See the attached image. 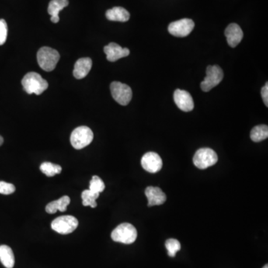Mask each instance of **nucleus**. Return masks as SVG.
Segmentation results:
<instances>
[{
  "label": "nucleus",
  "mask_w": 268,
  "mask_h": 268,
  "mask_svg": "<svg viewBox=\"0 0 268 268\" xmlns=\"http://www.w3.org/2000/svg\"><path fill=\"white\" fill-rule=\"evenodd\" d=\"M70 197L69 196H63L60 199L50 202L46 206V213L49 214H54L57 210L60 212H65L67 206L70 203Z\"/></svg>",
  "instance_id": "18"
},
{
  "label": "nucleus",
  "mask_w": 268,
  "mask_h": 268,
  "mask_svg": "<svg viewBox=\"0 0 268 268\" xmlns=\"http://www.w3.org/2000/svg\"><path fill=\"white\" fill-rule=\"evenodd\" d=\"M217 157L215 151L211 148H203L197 150L193 157V162L197 168L206 169L217 163Z\"/></svg>",
  "instance_id": "5"
},
{
  "label": "nucleus",
  "mask_w": 268,
  "mask_h": 268,
  "mask_svg": "<svg viewBox=\"0 0 268 268\" xmlns=\"http://www.w3.org/2000/svg\"><path fill=\"white\" fill-rule=\"evenodd\" d=\"M224 78V71L218 66H209L206 69V76L200 84L203 92H209L218 85Z\"/></svg>",
  "instance_id": "6"
},
{
  "label": "nucleus",
  "mask_w": 268,
  "mask_h": 268,
  "mask_svg": "<svg viewBox=\"0 0 268 268\" xmlns=\"http://www.w3.org/2000/svg\"><path fill=\"white\" fill-rule=\"evenodd\" d=\"M195 28V22L192 19H179L169 24L168 26V32L173 36L178 37H183L188 36Z\"/></svg>",
  "instance_id": "9"
},
{
  "label": "nucleus",
  "mask_w": 268,
  "mask_h": 268,
  "mask_svg": "<svg viewBox=\"0 0 268 268\" xmlns=\"http://www.w3.org/2000/svg\"><path fill=\"white\" fill-rule=\"evenodd\" d=\"M4 140L2 138V136H0V146L2 145L3 144Z\"/></svg>",
  "instance_id": "28"
},
{
  "label": "nucleus",
  "mask_w": 268,
  "mask_h": 268,
  "mask_svg": "<svg viewBox=\"0 0 268 268\" xmlns=\"http://www.w3.org/2000/svg\"><path fill=\"white\" fill-rule=\"evenodd\" d=\"M104 52L106 54L107 59L110 62H115L130 54V50L127 48L121 47L119 44L115 43H110L105 46Z\"/></svg>",
  "instance_id": "12"
},
{
  "label": "nucleus",
  "mask_w": 268,
  "mask_h": 268,
  "mask_svg": "<svg viewBox=\"0 0 268 268\" xmlns=\"http://www.w3.org/2000/svg\"><path fill=\"white\" fill-rule=\"evenodd\" d=\"M36 58L42 70L46 71H52L55 69L60 60V54L57 50L47 46H43L37 52Z\"/></svg>",
  "instance_id": "2"
},
{
  "label": "nucleus",
  "mask_w": 268,
  "mask_h": 268,
  "mask_svg": "<svg viewBox=\"0 0 268 268\" xmlns=\"http://www.w3.org/2000/svg\"><path fill=\"white\" fill-rule=\"evenodd\" d=\"M40 171L47 177H54L55 175L61 173L62 168L57 164L52 163L50 162H44L40 165Z\"/></svg>",
  "instance_id": "21"
},
{
  "label": "nucleus",
  "mask_w": 268,
  "mask_h": 268,
  "mask_svg": "<svg viewBox=\"0 0 268 268\" xmlns=\"http://www.w3.org/2000/svg\"><path fill=\"white\" fill-rule=\"evenodd\" d=\"M165 248L168 250V254L171 257H175L177 252L180 250L181 245L179 241L174 238H170L165 241Z\"/></svg>",
  "instance_id": "23"
},
{
  "label": "nucleus",
  "mask_w": 268,
  "mask_h": 268,
  "mask_svg": "<svg viewBox=\"0 0 268 268\" xmlns=\"http://www.w3.org/2000/svg\"><path fill=\"white\" fill-rule=\"evenodd\" d=\"M92 61L89 57L78 59L75 64L73 75L77 79H82L89 74L92 68Z\"/></svg>",
  "instance_id": "15"
},
{
  "label": "nucleus",
  "mask_w": 268,
  "mask_h": 268,
  "mask_svg": "<svg viewBox=\"0 0 268 268\" xmlns=\"http://www.w3.org/2000/svg\"><path fill=\"white\" fill-rule=\"evenodd\" d=\"M111 238L116 242L125 245L133 244L137 240V229L128 223L119 224L111 233Z\"/></svg>",
  "instance_id": "3"
},
{
  "label": "nucleus",
  "mask_w": 268,
  "mask_h": 268,
  "mask_svg": "<svg viewBox=\"0 0 268 268\" xmlns=\"http://www.w3.org/2000/svg\"><path fill=\"white\" fill-rule=\"evenodd\" d=\"M8 26L5 19H0V46H2L7 40Z\"/></svg>",
  "instance_id": "25"
},
{
  "label": "nucleus",
  "mask_w": 268,
  "mask_h": 268,
  "mask_svg": "<svg viewBox=\"0 0 268 268\" xmlns=\"http://www.w3.org/2000/svg\"><path fill=\"white\" fill-rule=\"evenodd\" d=\"M0 262L6 268H13L15 266V255L10 247L7 245L0 246Z\"/></svg>",
  "instance_id": "19"
},
{
  "label": "nucleus",
  "mask_w": 268,
  "mask_h": 268,
  "mask_svg": "<svg viewBox=\"0 0 268 268\" xmlns=\"http://www.w3.org/2000/svg\"><path fill=\"white\" fill-rule=\"evenodd\" d=\"M146 197L148 198V206H159L163 204L166 200V196L159 187L148 186L144 191Z\"/></svg>",
  "instance_id": "13"
},
{
  "label": "nucleus",
  "mask_w": 268,
  "mask_h": 268,
  "mask_svg": "<svg viewBox=\"0 0 268 268\" xmlns=\"http://www.w3.org/2000/svg\"><path fill=\"white\" fill-rule=\"evenodd\" d=\"M100 194L93 193L89 189L84 190L81 194V198L83 200V205L84 206H91L95 208L97 206L96 200L99 198Z\"/></svg>",
  "instance_id": "22"
},
{
  "label": "nucleus",
  "mask_w": 268,
  "mask_h": 268,
  "mask_svg": "<svg viewBox=\"0 0 268 268\" xmlns=\"http://www.w3.org/2000/svg\"><path fill=\"white\" fill-rule=\"evenodd\" d=\"M225 36L229 46L234 48L239 44L243 39L244 34L238 24L231 23L226 29Z\"/></svg>",
  "instance_id": "14"
},
{
  "label": "nucleus",
  "mask_w": 268,
  "mask_h": 268,
  "mask_svg": "<svg viewBox=\"0 0 268 268\" xmlns=\"http://www.w3.org/2000/svg\"><path fill=\"white\" fill-rule=\"evenodd\" d=\"M142 166L149 173H157L162 167V161L159 154L148 152L143 155L141 161Z\"/></svg>",
  "instance_id": "10"
},
{
  "label": "nucleus",
  "mask_w": 268,
  "mask_h": 268,
  "mask_svg": "<svg viewBox=\"0 0 268 268\" xmlns=\"http://www.w3.org/2000/svg\"><path fill=\"white\" fill-rule=\"evenodd\" d=\"M16 190V188L11 183L4 182V181H0V194L2 195H11L14 193Z\"/></svg>",
  "instance_id": "26"
},
{
  "label": "nucleus",
  "mask_w": 268,
  "mask_h": 268,
  "mask_svg": "<svg viewBox=\"0 0 268 268\" xmlns=\"http://www.w3.org/2000/svg\"><path fill=\"white\" fill-rule=\"evenodd\" d=\"M110 91L114 100L119 105L126 106L132 99L131 89L127 84L119 81H113L110 84Z\"/></svg>",
  "instance_id": "8"
},
{
  "label": "nucleus",
  "mask_w": 268,
  "mask_h": 268,
  "mask_svg": "<svg viewBox=\"0 0 268 268\" xmlns=\"http://www.w3.org/2000/svg\"><path fill=\"white\" fill-rule=\"evenodd\" d=\"M174 100L177 106L184 112H190L194 109V101L187 91L176 89L174 93Z\"/></svg>",
  "instance_id": "11"
},
{
  "label": "nucleus",
  "mask_w": 268,
  "mask_h": 268,
  "mask_svg": "<svg viewBox=\"0 0 268 268\" xmlns=\"http://www.w3.org/2000/svg\"><path fill=\"white\" fill-rule=\"evenodd\" d=\"M68 0H52L48 7V13L52 16V22L54 23H57L59 22L60 11L68 6Z\"/></svg>",
  "instance_id": "16"
},
{
  "label": "nucleus",
  "mask_w": 268,
  "mask_h": 268,
  "mask_svg": "<svg viewBox=\"0 0 268 268\" xmlns=\"http://www.w3.org/2000/svg\"><path fill=\"white\" fill-rule=\"evenodd\" d=\"M93 137V133L89 127L80 126L71 132L70 142L73 148L81 150L92 143Z\"/></svg>",
  "instance_id": "4"
},
{
  "label": "nucleus",
  "mask_w": 268,
  "mask_h": 268,
  "mask_svg": "<svg viewBox=\"0 0 268 268\" xmlns=\"http://www.w3.org/2000/svg\"><path fill=\"white\" fill-rule=\"evenodd\" d=\"M24 90L28 94H36L39 95L47 89L49 84L41 75L35 71L27 73L22 80Z\"/></svg>",
  "instance_id": "1"
},
{
  "label": "nucleus",
  "mask_w": 268,
  "mask_h": 268,
  "mask_svg": "<svg viewBox=\"0 0 268 268\" xmlns=\"http://www.w3.org/2000/svg\"><path fill=\"white\" fill-rule=\"evenodd\" d=\"M262 99H263L264 103L266 105L267 107L268 106V84L266 83L265 86L263 87V88L262 89Z\"/></svg>",
  "instance_id": "27"
},
{
  "label": "nucleus",
  "mask_w": 268,
  "mask_h": 268,
  "mask_svg": "<svg viewBox=\"0 0 268 268\" xmlns=\"http://www.w3.org/2000/svg\"><path fill=\"white\" fill-rule=\"evenodd\" d=\"M107 19L117 22H127L130 19V13L123 7H114L106 12Z\"/></svg>",
  "instance_id": "17"
},
{
  "label": "nucleus",
  "mask_w": 268,
  "mask_h": 268,
  "mask_svg": "<svg viewBox=\"0 0 268 268\" xmlns=\"http://www.w3.org/2000/svg\"><path fill=\"white\" fill-rule=\"evenodd\" d=\"M268 137V125H262L254 127L251 130L250 138L255 143H259L266 140Z\"/></svg>",
  "instance_id": "20"
},
{
  "label": "nucleus",
  "mask_w": 268,
  "mask_h": 268,
  "mask_svg": "<svg viewBox=\"0 0 268 268\" xmlns=\"http://www.w3.org/2000/svg\"><path fill=\"white\" fill-rule=\"evenodd\" d=\"M105 189V182L99 176H93L89 182V190L93 193L100 194Z\"/></svg>",
  "instance_id": "24"
},
{
  "label": "nucleus",
  "mask_w": 268,
  "mask_h": 268,
  "mask_svg": "<svg viewBox=\"0 0 268 268\" xmlns=\"http://www.w3.org/2000/svg\"><path fill=\"white\" fill-rule=\"evenodd\" d=\"M78 226V219L71 215L60 216L54 219L51 224L54 231L62 235L71 233L76 230Z\"/></svg>",
  "instance_id": "7"
},
{
  "label": "nucleus",
  "mask_w": 268,
  "mask_h": 268,
  "mask_svg": "<svg viewBox=\"0 0 268 268\" xmlns=\"http://www.w3.org/2000/svg\"><path fill=\"white\" fill-rule=\"evenodd\" d=\"M263 268H268V265H265V266L263 267Z\"/></svg>",
  "instance_id": "29"
}]
</instances>
